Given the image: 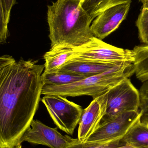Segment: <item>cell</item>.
I'll return each mask as SVG.
<instances>
[{
  "mask_svg": "<svg viewBox=\"0 0 148 148\" xmlns=\"http://www.w3.org/2000/svg\"><path fill=\"white\" fill-rule=\"evenodd\" d=\"M0 56V148H21V139L39 107L44 65Z\"/></svg>",
  "mask_w": 148,
  "mask_h": 148,
  "instance_id": "cell-1",
  "label": "cell"
},
{
  "mask_svg": "<svg viewBox=\"0 0 148 148\" xmlns=\"http://www.w3.org/2000/svg\"><path fill=\"white\" fill-rule=\"evenodd\" d=\"M81 0H57L48 6L47 21L51 47L74 49L93 37V20L81 6Z\"/></svg>",
  "mask_w": 148,
  "mask_h": 148,
  "instance_id": "cell-2",
  "label": "cell"
},
{
  "mask_svg": "<svg viewBox=\"0 0 148 148\" xmlns=\"http://www.w3.org/2000/svg\"><path fill=\"white\" fill-rule=\"evenodd\" d=\"M133 74V63L124 62L108 71L73 83L60 86L44 85L42 95H57L65 97L89 96L94 99L105 94L110 88Z\"/></svg>",
  "mask_w": 148,
  "mask_h": 148,
  "instance_id": "cell-3",
  "label": "cell"
},
{
  "mask_svg": "<svg viewBox=\"0 0 148 148\" xmlns=\"http://www.w3.org/2000/svg\"><path fill=\"white\" fill-rule=\"evenodd\" d=\"M73 52L69 60L119 64L133 63L134 60L133 50L116 47L95 36L84 44L74 48Z\"/></svg>",
  "mask_w": 148,
  "mask_h": 148,
  "instance_id": "cell-4",
  "label": "cell"
},
{
  "mask_svg": "<svg viewBox=\"0 0 148 148\" xmlns=\"http://www.w3.org/2000/svg\"><path fill=\"white\" fill-rule=\"evenodd\" d=\"M42 101L58 128L73 135L81 120L84 110L82 108L59 95H46L42 97Z\"/></svg>",
  "mask_w": 148,
  "mask_h": 148,
  "instance_id": "cell-5",
  "label": "cell"
},
{
  "mask_svg": "<svg viewBox=\"0 0 148 148\" xmlns=\"http://www.w3.org/2000/svg\"><path fill=\"white\" fill-rule=\"evenodd\" d=\"M107 94L106 113L101 122L125 112L140 110V92L129 78H125L110 88Z\"/></svg>",
  "mask_w": 148,
  "mask_h": 148,
  "instance_id": "cell-6",
  "label": "cell"
},
{
  "mask_svg": "<svg viewBox=\"0 0 148 148\" xmlns=\"http://www.w3.org/2000/svg\"><path fill=\"white\" fill-rule=\"evenodd\" d=\"M142 117V114L140 110L125 112L101 122L86 142L121 141L130 128Z\"/></svg>",
  "mask_w": 148,
  "mask_h": 148,
  "instance_id": "cell-7",
  "label": "cell"
},
{
  "mask_svg": "<svg viewBox=\"0 0 148 148\" xmlns=\"http://www.w3.org/2000/svg\"><path fill=\"white\" fill-rule=\"evenodd\" d=\"M77 140V139L62 134L56 128L50 127L40 121L33 120L23 135L21 143L27 142L50 148H68Z\"/></svg>",
  "mask_w": 148,
  "mask_h": 148,
  "instance_id": "cell-8",
  "label": "cell"
},
{
  "mask_svg": "<svg viewBox=\"0 0 148 148\" xmlns=\"http://www.w3.org/2000/svg\"><path fill=\"white\" fill-rule=\"evenodd\" d=\"M131 2L114 5L98 15L90 27L93 36L102 40L116 30L126 19Z\"/></svg>",
  "mask_w": 148,
  "mask_h": 148,
  "instance_id": "cell-9",
  "label": "cell"
},
{
  "mask_svg": "<svg viewBox=\"0 0 148 148\" xmlns=\"http://www.w3.org/2000/svg\"><path fill=\"white\" fill-rule=\"evenodd\" d=\"M107 92L93 99L84 109L79 123L77 140L84 142L96 130L106 113Z\"/></svg>",
  "mask_w": 148,
  "mask_h": 148,
  "instance_id": "cell-10",
  "label": "cell"
},
{
  "mask_svg": "<svg viewBox=\"0 0 148 148\" xmlns=\"http://www.w3.org/2000/svg\"><path fill=\"white\" fill-rule=\"evenodd\" d=\"M120 64L121 63H100L70 60L63 65L58 71L73 73L87 77L108 71Z\"/></svg>",
  "mask_w": 148,
  "mask_h": 148,
  "instance_id": "cell-11",
  "label": "cell"
},
{
  "mask_svg": "<svg viewBox=\"0 0 148 148\" xmlns=\"http://www.w3.org/2000/svg\"><path fill=\"white\" fill-rule=\"evenodd\" d=\"M73 49L66 46L51 47L49 51L43 56L45 60L43 73L57 72L73 54Z\"/></svg>",
  "mask_w": 148,
  "mask_h": 148,
  "instance_id": "cell-12",
  "label": "cell"
},
{
  "mask_svg": "<svg viewBox=\"0 0 148 148\" xmlns=\"http://www.w3.org/2000/svg\"><path fill=\"white\" fill-rule=\"evenodd\" d=\"M121 142L136 148H148V122L138 120L121 140Z\"/></svg>",
  "mask_w": 148,
  "mask_h": 148,
  "instance_id": "cell-13",
  "label": "cell"
},
{
  "mask_svg": "<svg viewBox=\"0 0 148 148\" xmlns=\"http://www.w3.org/2000/svg\"><path fill=\"white\" fill-rule=\"evenodd\" d=\"M134 74L143 83L148 81V45L136 46L133 49Z\"/></svg>",
  "mask_w": 148,
  "mask_h": 148,
  "instance_id": "cell-14",
  "label": "cell"
},
{
  "mask_svg": "<svg viewBox=\"0 0 148 148\" xmlns=\"http://www.w3.org/2000/svg\"><path fill=\"white\" fill-rule=\"evenodd\" d=\"M132 0H81V6L92 20L104 10Z\"/></svg>",
  "mask_w": 148,
  "mask_h": 148,
  "instance_id": "cell-15",
  "label": "cell"
},
{
  "mask_svg": "<svg viewBox=\"0 0 148 148\" xmlns=\"http://www.w3.org/2000/svg\"><path fill=\"white\" fill-rule=\"evenodd\" d=\"M84 78L86 77L82 76L60 71L51 73L45 74L42 73V75L43 86L66 85L78 82Z\"/></svg>",
  "mask_w": 148,
  "mask_h": 148,
  "instance_id": "cell-16",
  "label": "cell"
},
{
  "mask_svg": "<svg viewBox=\"0 0 148 148\" xmlns=\"http://www.w3.org/2000/svg\"><path fill=\"white\" fill-rule=\"evenodd\" d=\"M136 26L141 42L148 45V9H142L136 21Z\"/></svg>",
  "mask_w": 148,
  "mask_h": 148,
  "instance_id": "cell-17",
  "label": "cell"
},
{
  "mask_svg": "<svg viewBox=\"0 0 148 148\" xmlns=\"http://www.w3.org/2000/svg\"><path fill=\"white\" fill-rule=\"evenodd\" d=\"M123 144L121 141L80 142L77 140L68 148H113Z\"/></svg>",
  "mask_w": 148,
  "mask_h": 148,
  "instance_id": "cell-18",
  "label": "cell"
},
{
  "mask_svg": "<svg viewBox=\"0 0 148 148\" xmlns=\"http://www.w3.org/2000/svg\"><path fill=\"white\" fill-rule=\"evenodd\" d=\"M8 35V24L4 20L1 3L0 0V44L6 42Z\"/></svg>",
  "mask_w": 148,
  "mask_h": 148,
  "instance_id": "cell-19",
  "label": "cell"
},
{
  "mask_svg": "<svg viewBox=\"0 0 148 148\" xmlns=\"http://www.w3.org/2000/svg\"><path fill=\"white\" fill-rule=\"evenodd\" d=\"M16 1V0H1L3 16L7 24H8L9 22L11 9L15 4Z\"/></svg>",
  "mask_w": 148,
  "mask_h": 148,
  "instance_id": "cell-20",
  "label": "cell"
},
{
  "mask_svg": "<svg viewBox=\"0 0 148 148\" xmlns=\"http://www.w3.org/2000/svg\"><path fill=\"white\" fill-rule=\"evenodd\" d=\"M143 3L142 8L148 9V0H140Z\"/></svg>",
  "mask_w": 148,
  "mask_h": 148,
  "instance_id": "cell-21",
  "label": "cell"
},
{
  "mask_svg": "<svg viewBox=\"0 0 148 148\" xmlns=\"http://www.w3.org/2000/svg\"><path fill=\"white\" fill-rule=\"evenodd\" d=\"M113 148H136L134 147H132L130 145H127V144H123L121 146H118V147H116Z\"/></svg>",
  "mask_w": 148,
  "mask_h": 148,
  "instance_id": "cell-22",
  "label": "cell"
},
{
  "mask_svg": "<svg viewBox=\"0 0 148 148\" xmlns=\"http://www.w3.org/2000/svg\"><path fill=\"white\" fill-rule=\"evenodd\" d=\"M143 120H146V121H147L148 122V117H147V118H145V119H143Z\"/></svg>",
  "mask_w": 148,
  "mask_h": 148,
  "instance_id": "cell-23",
  "label": "cell"
}]
</instances>
